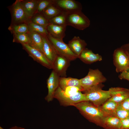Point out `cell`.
<instances>
[{"label": "cell", "mask_w": 129, "mask_h": 129, "mask_svg": "<svg viewBox=\"0 0 129 129\" xmlns=\"http://www.w3.org/2000/svg\"><path fill=\"white\" fill-rule=\"evenodd\" d=\"M81 114L89 122L103 128L106 116L102 111L100 106H97L88 101L75 104Z\"/></svg>", "instance_id": "cell-1"}, {"label": "cell", "mask_w": 129, "mask_h": 129, "mask_svg": "<svg viewBox=\"0 0 129 129\" xmlns=\"http://www.w3.org/2000/svg\"><path fill=\"white\" fill-rule=\"evenodd\" d=\"M103 86L102 83H100L84 91L87 101L97 106H100L110 98L109 91L102 90Z\"/></svg>", "instance_id": "cell-2"}, {"label": "cell", "mask_w": 129, "mask_h": 129, "mask_svg": "<svg viewBox=\"0 0 129 129\" xmlns=\"http://www.w3.org/2000/svg\"><path fill=\"white\" fill-rule=\"evenodd\" d=\"M54 98L57 99L60 105L64 106H73L81 102L87 101L85 94L81 91L73 94H67L59 86L55 92Z\"/></svg>", "instance_id": "cell-3"}, {"label": "cell", "mask_w": 129, "mask_h": 129, "mask_svg": "<svg viewBox=\"0 0 129 129\" xmlns=\"http://www.w3.org/2000/svg\"><path fill=\"white\" fill-rule=\"evenodd\" d=\"M67 26H70L80 30H83L89 27L90 24L89 18L82 11L64 15Z\"/></svg>", "instance_id": "cell-4"}, {"label": "cell", "mask_w": 129, "mask_h": 129, "mask_svg": "<svg viewBox=\"0 0 129 129\" xmlns=\"http://www.w3.org/2000/svg\"><path fill=\"white\" fill-rule=\"evenodd\" d=\"M83 91H86L91 87L105 82L106 78L98 69H90L87 75L85 77L80 79Z\"/></svg>", "instance_id": "cell-5"}, {"label": "cell", "mask_w": 129, "mask_h": 129, "mask_svg": "<svg viewBox=\"0 0 129 129\" xmlns=\"http://www.w3.org/2000/svg\"><path fill=\"white\" fill-rule=\"evenodd\" d=\"M47 36L58 54L65 57L70 61L78 58L71 50L67 44L64 42L63 40L55 38L49 33Z\"/></svg>", "instance_id": "cell-6"}, {"label": "cell", "mask_w": 129, "mask_h": 129, "mask_svg": "<svg viewBox=\"0 0 129 129\" xmlns=\"http://www.w3.org/2000/svg\"><path fill=\"white\" fill-rule=\"evenodd\" d=\"M52 5L64 15L82 11V9L81 4L74 0H54Z\"/></svg>", "instance_id": "cell-7"}, {"label": "cell", "mask_w": 129, "mask_h": 129, "mask_svg": "<svg viewBox=\"0 0 129 129\" xmlns=\"http://www.w3.org/2000/svg\"><path fill=\"white\" fill-rule=\"evenodd\" d=\"M113 59L117 72L121 73L129 68V57L121 47L114 50Z\"/></svg>", "instance_id": "cell-8"}, {"label": "cell", "mask_w": 129, "mask_h": 129, "mask_svg": "<svg viewBox=\"0 0 129 129\" xmlns=\"http://www.w3.org/2000/svg\"><path fill=\"white\" fill-rule=\"evenodd\" d=\"M23 48L34 60L49 69H53V65L48 60L43 53L32 47L28 44H22Z\"/></svg>", "instance_id": "cell-9"}, {"label": "cell", "mask_w": 129, "mask_h": 129, "mask_svg": "<svg viewBox=\"0 0 129 129\" xmlns=\"http://www.w3.org/2000/svg\"><path fill=\"white\" fill-rule=\"evenodd\" d=\"M60 77L53 70L47 81L48 92L45 97V100L48 102L52 101L54 98L55 92L59 86Z\"/></svg>", "instance_id": "cell-10"}, {"label": "cell", "mask_w": 129, "mask_h": 129, "mask_svg": "<svg viewBox=\"0 0 129 129\" xmlns=\"http://www.w3.org/2000/svg\"><path fill=\"white\" fill-rule=\"evenodd\" d=\"M12 15L13 22L15 23L26 22L30 19L26 14L20 0H17L13 4Z\"/></svg>", "instance_id": "cell-11"}, {"label": "cell", "mask_w": 129, "mask_h": 129, "mask_svg": "<svg viewBox=\"0 0 129 129\" xmlns=\"http://www.w3.org/2000/svg\"><path fill=\"white\" fill-rule=\"evenodd\" d=\"M70 61L65 57L58 54L53 64V70L60 77H65Z\"/></svg>", "instance_id": "cell-12"}, {"label": "cell", "mask_w": 129, "mask_h": 129, "mask_svg": "<svg viewBox=\"0 0 129 129\" xmlns=\"http://www.w3.org/2000/svg\"><path fill=\"white\" fill-rule=\"evenodd\" d=\"M111 97L109 99L120 104L129 97V89L120 87H111L108 90Z\"/></svg>", "instance_id": "cell-13"}, {"label": "cell", "mask_w": 129, "mask_h": 129, "mask_svg": "<svg viewBox=\"0 0 129 129\" xmlns=\"http://www.w3.org/2000/svg\"><path fill=\"white\" fill-rule=\"evenodd\" d=\"M43 35V53L53 65V64L58 54L47 35Z\"/></svg>", "instance_id": "cell-14"}, {"label": "cell", "mask_w": 129, "mask_h": 129, "mask_svg": "<svg viewBox=\"0 0 129 129\" xmlns=\"http://www.w3.org/2000/svg\"><path fill=\"white\" fill-rule=\"evenodd\" d=\"M67 44L72 51L78 57L87 45L84 40L81 39L78 36H76L74 37Z\"/></svg>", "instance_id": "cell-15"}, {"label": "cell", "mask_w": 129, "mask_h": 129, "mask_svg": "<svg viewBox=\"0 0 129 129\" xmlns=\"http://www.w3.org/2000/svg\"><path fill=\"white\" fill-rule=\"evenodd\" d=\"M78 58L84 63L88 64L101 61L102 59L101 55L94 54L91 50L86 48L81 52Z\"/></svg>", "instance_id": "cell-16"}, {"label": "cell", "mask_w": 129, "mask_h": 129, "mask_svg": "<svg viewBox=\"0 0 129 129\" xmlns=\"http://www.w3.org/2000/svg\"><path fill=\"white\" fill-rule=\"evenodd\" d=\"M30 39L29 45L43 53V36L38 33L29 32L27 33Z\"/></svg>", "instance_id": "cell-17"}, {"label": "cell", "mask_w": 129, "mask_h": 129, "mask_svg": "<svg viewBox=\"0 0 129 129\" xmlns=\"http://www.w3.org/2000/svg\"><path fill=\"white\" fill-rule=\"evenodd\" d=\"M59 86L63 90L70 86L78 88L81 91H83L80 79L69 77H60Z\"/></svg>", "instance_id": "cell-18"}, {"label": "cell", "mask_w": 129, "mask_h": 129, "mask_svg": "<svg viewBox=\"0 0 129 129\" xmlns=\"http://www.w3.org/2000/svg\"><path fill=\"white\" fill-rule=\"evenodd\" d=\"M67 26H59L49 24L47 30L48 33L53 37L63 40L65 36Z\"/></svg>", "instance_id": "cell-19"}, {"label": "cell", "mask_w": 129, "mask_h": 129, "mask_svg": "<svg viewBox=\"0 0 129 129\" xmlns=\"http://www.w3.org/2000/svg\"><path fill=\"white\" fill-rule=\"evenodd\" d=\"M39 1L35 0H21L23 9L29 19L33 16L37 11Z\"/></svg>", "instance_id": "cell-20"}, {"label": "cell", "mask_w": 129, "mask_h": 129, "mask_svg": "<svg viewBox=\"0 0 129 129\" xmlns=\"http://www.w3.org/2000/svg\"><path fill=\"white\" fill-rule=\"evenodd\" d=\"M104 126L105 129H121V120L115 116H107L105 118Z\"/></svg>", "instance_id": "cell-21"}, {"label": "cell", "mask_w": 129, "mask_h": 129, "mask_svg": "<svg viewBox=\"0 0 129 129\" xmlns=\"http://www.w3.org/2000/svg\"><path fill=\"white\" fill-rule=\"evenodd\" d=\"M118 104L109 99L100 106L103 113L106 116H115L116 111Z\"/></svg>", "instance_id": "cell-22"}, {"label": "cell", "mask_w": 129, "mask_h": 129, "mask_svg": "<svg viewBox=\"0 0 129 129\" xmlns=\"http://www.w3.org/2000/svg\"><path fill=\"white\" fill-rule=\"evenodd\" d=\"M43 16L48 20L54 17L62 14L61 11L53 5H51L42 12Z\"/></svg>", "instance_id": "cell-23"}, {"label": "cell", "mask_w": 129, "mask_h": 129, "mask_svg": "<svg viewBox=\"0 0 129 129\" xmlns=\"http://www.w3.org/2000/svg\"><path fill=\"white\" fill-rule=\"evenodd\" d=\"M29 32H34L43 35H47L48 32L47 29L43 27L36 24L32 21L27 23Z\"/></svg>", "instance_id": "cell-24"}, {"label": "cell", "mask_w": 129, "mask_h": 129, "mask_svg": "<svg viewBox=\"0 0 129 129\" xmlns=\"http://www.w3.org/2000/svg\"><path fill=\"white\" fill-rule=\"evenodd\" d=\"M14 34H19L27 33L29 32L28 27L27 24L22 23L18 25H15L10 28Z\"/></svg>", "instance_id": "cell-25"}, {"label": "cell", "mask_w": 129, "mask_h": 129, "mask_svg": "<svg viewBox=\"0 0 129 129\" xmlns=\"http://www.w3.org/2000/svg\"><path fill=\"white\" fill-rule=\"evenodd\" d=\"M34 23L42 26L47 29L50 23L48 20L43 15H38L33 18L32 21Z\"/></svg>", "instance_id": "cell-26"}, {"label": "cell", "mask_w": 129, "mask_h": 129, "mask_svg": "<svg viewBox=\"0 0 129 129\" xmlns=\"http://www.w3.org/2000/svg\"><path fill=\"white\" fill-rule=\"evenodd\" d=\"M14 34V38L13 42L20 43L22 44H29L30 39L27 33Z\"/></svg>", "instance_id": "cell-27"}, {"label": "cell", "mask_w": 129, "mask_h": 129, "mask_svg": "<svg viewBox=\"0 0 129 129\" xmlns=\"http://www.w3.org/2000/svg\"><path fill=\"white\" fill-rule=\"evenodd\" d=\"M48 21L50 24L59 26H67L65 16L62 14L49 19Z\"/></svg>", "instance_id": "cell-28"}, {"label": "cell", "mask_w": 129, "mask_h": 129, "mask_svg": "<svg viewBox=\"0 0 129 129\" xmlns=\"http://www.w3.org/2000/svg\"><path fill=\"white\" fill-rule=\"evenodd\" d=\"M116 116L120 120L129 118V110L123 108L118 104L116 110Z\"/></svg>", "instance_id": "cell-29"}, {"label": "cell", "mask_w": 129, "mask_h": 129, "mask_svg": "<svg viewBox=\"0 0 129 129\" xmlns=\"http://www.w3.org/2000/svg\"><path fill=\"white\" fill-rule=\"evenodd\" d=\"M53 0H39L37 7V11L38 12H42L49 5H52Z\"/></svg>", "instance_id": "cell-30"}, {"label": "cell", "mask_w": 129, "mask_h": 129, "mask_svg": "<svg viewBox=\"0 0 129 129\" xmlns=\"http://www.w3.org/2000/svg\"><path fill=\"white\" fill-rule=\"evenodd\" d=\"M63 90L65 94L69 95L74 94L80 91L78 88L73 86L68 87Z\"/></svg>", "instance_id": "cell-31"}, {"label": "cell", "mask_w": 129, "mask_h": 129, "mask_svg": "<svg viewBox=\"0 0 129 129\" xmlns=\"http://www.w3.org/2000/svg\"><path fill=\"white\" fill-rule=\"evenodd\" d=\"M118 77L121 80H126L129 81V68L121 73Z\"/></svg>", "instance_id": "cell-32"}, {"label": "cell", "mask_w": 129, "mask_h": 129, "mask_svg": "<svg viewBox=\"0 0 129 129\" xmlns=\"http://www.w3.org/2000/svg\"><path fill=\"white\" fill-rule=\"evenodd\" d=\"M119 105L123 108L129 110V97Z\"/></svg>", "instance_id": "cell-33"}, {"label": "cell", "mask_w": 129, "mask_h": 129, "mask_svg": "<svg viewBox=\"0 0 129 129\" xmlns=\"http://www.w3.org/2000/svg\"><path fill=\"white\" fill-rule=\"evenodd\" d=\"M122 127L121 129H129V118L121 120Z\"/></svg>", "instance_id": "cell-34"}, {"label": "cell", "mask_w": 129, "mask_h": 129, "mask_svg": "<svg viewBox=\"0 0 129 129\" xmlns=\"http://www.w3.org/2000/svg\"><path fill=\"white\" fill-rule=\"evenodd\" d=\"M121 47L126 52L129 57V43L123 45Z\"/></svg>", "instance_id": "cell-35"}, {"label": "cell", "mask_w": 129, "mask_h": 129, "mask_svg": "<svg viewBox=\"0 0 129 129\" xmlns=\"http://www.w3.org/2000/svg\"><path fill=\"white\" fill-rule=\"evenodd\" d=\"M9 129H25L18 127L17 126H15L11 128H10Z\"/></svg>", "instance_id": "cell-36"}, {"label": "cell", "mask_w": 129, "mask_h": 129, "mask_svg": "<svg viewBox=\"0 0 129 129\" xmlns=\"http://www.w3.org/2000/svg\"><path fill=\"white\" fill-rule=\"evenodd\" d=\"M0 129H4L3 128H2L1 126H0Z\"/></svg>", "instance_id": "cell-37"}]
</instances>
